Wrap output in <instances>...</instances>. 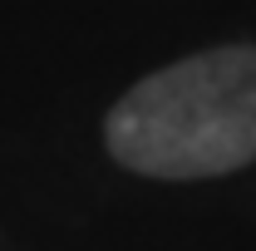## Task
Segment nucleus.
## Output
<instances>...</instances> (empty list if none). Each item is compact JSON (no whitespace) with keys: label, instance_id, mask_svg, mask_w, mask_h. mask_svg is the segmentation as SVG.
<instances>
[{"label":"nucleus","instance_id":"1","mask_svg":"<svg viewBox=\"0 0 256 251\" xmlns=\"http://www.w3.org/2000/svg\"><path fill=\"white\" fill-rule=\"evenodd\" d=\"M114 158L148 178H217L256 162V44H226L138 79L108 114Z\"/></svg>","mask_w":256,"mask_h":251}]
</instances>
